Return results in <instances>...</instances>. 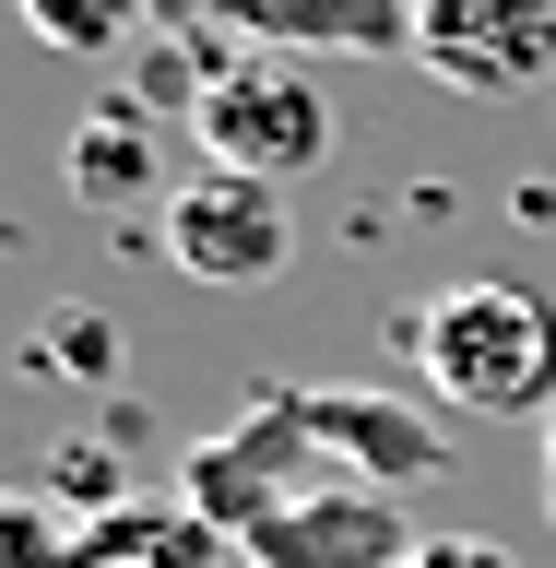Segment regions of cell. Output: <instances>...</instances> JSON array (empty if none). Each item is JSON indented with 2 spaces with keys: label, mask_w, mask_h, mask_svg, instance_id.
Returning a JSON list of instances; mask_svg holds the SVG:
<instances>
[{
  "label": "cell",
  "mask_w": 556,
  "mask_h": 568,
  "mask_svg": "<svg viewBox=\"0 0 556 568\" xmlns=\"http://www.w3.org/2000/svg\"><path fill=\"white\" fill-rule=\"evenodd\" d=\"M403 355H415L426 403H451V415H486V426L556 415V296H533L522 273L438 284L403 320Z\"/></svg>",
  "instance_id": "6da1fadb"
},
{
  "label": "cell",
  "mask_w": 556,
  "mask_h": 568,
  "mask_svg": "<svg viewBox=\"0 0 556 568\" xmlns=\"http://www.w3.org/2000/svg\"><path fill=\"white\" fill-rule=\"evenodd\" d=\"M320 486H332V450H320V426H309V403H296V379H261L237 426H213L202 450L178 462V509H190V521H213L225 545L273 532L284 509H309Z\"/></svg>",
  "instance_id": "7a4b0ae2"
},
{
  "label": "cell",
  "mask_w": 556,
  "mask_h": 568,
  "mask_svg": "<svg viewBox=\"0 0 556 568\" xmlns=\"http://www.w3.org/2000/svg\"><path fill=\"white\" fill-rule=\"evenodd\" d=\"M190 142H202V166L284 190V178H309L320 154H332V95L309 83V60L237 48V60L202 83V106H190Z\"/></svg>",
  "instance_id": "3957f363"
},
{
  "label": "cell",
  "mask_w": 556,
  "mask_h": 568,
  "mask_svg": "<svg viewBox=\"0 0 556 568\" xmlns=\"http://www.w3.org/2000/svg\"><path fill=\"white\" fill-rule=\"evenodd\" d=\"M166 261L190 284H213V296H249V284H273L284 261H296V213H284V190H261V178L190 166L166 190Z\"/></svg>",
  "instance_id": "277c9868"
},
{
  "label": "cell",
  "mask_w": 556,
  "mask_h": 568,
  "mask_svg": "<svg viewBox=\"0 0 556 568\" xmlns=\"http://www.w3.org/2000/svg\"><path fill=\"white\" fill-rule=\"evenodd\" d=\"M415 60L451 95H533L556 83V0H415Z\"/></svg>",
  "instance_id": "5b68a950"
},
{
  "label": "cell",
  "mask_w": 556,
  "mask_h": 568,
  "mask_svg": "<svg viewBox=\"0 0 556 568\" xmlns=\"http://www.w3.org/2000/svg\"><path fill=\"white\" fill-rule=\"evenodd\" d=\"M296 403H309L320 450L344 462L355 486H438L451 474V426L426 415V403H403V390H367V379H296Z\"/></svg>",
  "instance_id": "8992f818"
},
{
  "label": "cell",
  "mask_w": 556,
  "mask_h": 568,
  "mask_svg": "<svg viewBox=\"0 0 556 568\" xmlns=\"http://www.w3.org/2000/svg\"><path fill=\"white\" fill-rule=\"evenodd\" d=\"M261 60H415V0H202Z\"/></svg>",
  "instance_id": "52a82bcc"
},
{
  "label": "cell",
  "mask_w": 556,
  "mask_h": 568,
  "mask_svg": "<svg viewBox=\"0 0 556 568\" xmlns=\"http://www.w3.org/2000/svg\"><path fill=\"white\" fill-rule=\"evenodd\" d=\"M426 532H403V497L380 486H320L309 509H284L273 532H249V568H415Z\"/></svg>",
  "instance_id": "ba28073f"
},
{
  "label": "cell",
  "mask_w": 556,
  "mask_h": 568,
  "mask_svg": "<svg viewBox=\"0 0 556 568\" xmlns=\"http://www.w3.org/2000/svg\"><path fill=\"white\" fill-rule=\"evenodd\" d=\"M71 190L83 202H166V119L142 95H119V106H95L83 131H71Z\"/></svg>",
  "instance_id": "9c48e42d"
},
{
  "label": "cell",
  "mask_w": 556,
  "mask_h": 568,
  "mask_svg": "<svg viewBox=\"0 0 556 568\" xmlns=\"http://www.w3.org/2000/svg\"><path fill=\"white\" fill-rule=\"evenodd\" d=\"M71 568H225V532L190 521V509L119 497V509H95V521L71 532Z\"/></svg>",
  "instance_id": "30bf717a"
},
{
  "label": "cell",
  "mask_w": 556,
  "mask_h": 568,
  "mask_svg": "<svg viewBox=\"0 0 556 568\" xmlns=\"http://www.w3.org/2000/svg\"><path fill=\"white\" fill-rule=\"evenodd\" d=\"M24 12L36 48H60V60H119L142 24H154V0H12Z\"/></svg>",
  "instance_id": "8fae6325"
},
{
  "label": "cell",
  "mask_w": 556,
  "mask_h": 568,
  "mask_svg": "<svg viewBox=\"0 0 556 568\" xmlns=\"http://www.w3.org/2000/svg\"><path fill=\"white\" fill-rule=\"evenodd\" d=\"M0 568H71V532L36 486H0Z\"/></svg>",
  "instance_id": "7c38bea8"
},
{
  "label": "cell",
  "mask_w": 556,
  "mask_h": 568,
  "mask_svg": "<svg viewBox=\"0 0 556 568\" xmlns=\"http://www.w3.org/2000/svg\"><path fill=\"white\" fill-rule=\"evenodd\" d=\"M415 568H522V557H509V545H486V532H426Z\"/></svg>",
  "instance_id": "4fadbf2b"
},
{
  "label": "cell",
  "mask_w": 556,
  "mask_h": 568,
  "mask_svg": "<svg viewBox=\"0 0 556 568\" xmlns=\"http://www.w3.org/2000/svg\"><path fill=\"white\" fill-rule=\"evenodd\" d=\"M545 521H556V415H545Z\"/></svg>",
  "instance_id": "5bb4252c"
}]
</instances>
